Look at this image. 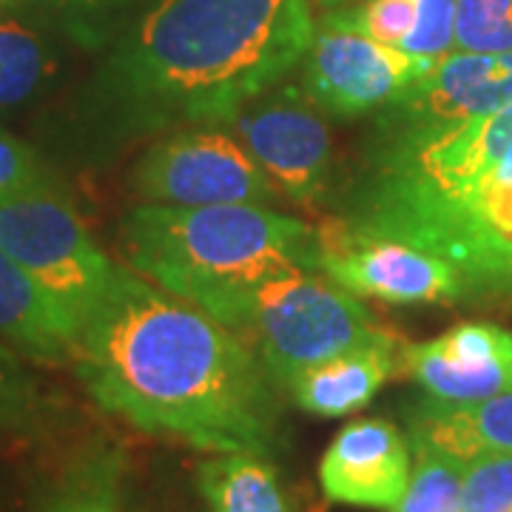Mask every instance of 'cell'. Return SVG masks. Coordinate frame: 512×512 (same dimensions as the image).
<instances>
[{
	"label": "cell",
	"mask_w": 512,
	"mask_h": 512,
	"mask_svg": "<svg viewBox=\"0 0 512 512\" xmlns=\"http://www.w3.org/2000/svg\"><path fill=\"white\" fill-rule=\"evenodd\" d=\"M461 512H512V453H481L467 461Z\"/></svg>",
	"instance_id": "cell-22"
},
{
	"label": "cell",
	"mask_w": 512,
	"mask_h": 512,
	"mask_svg": "<svg viewBox=\"0 0 512 512\" xmlns=\"http://www.w3.org/2000/svg\"><path fill=\"white\" fill-rule=\"evenodd\" d=\"M399 362L404 373L439 402L470 404L512 390V362H461L447 356L433 339L402 345Z\"/></svg>",
	"instance_id": "cell-17"
},
{
	"label": "cell",
	"mask_w": 512,
	"mask_h": 512,
	"mask_svg": "<svg viewBox=\"0 0 512 512\" xmlns=\"http://www.w3.org/2000/svg\"><path fill=\"white\" fill-rule=\"evenodd\" d=\"M128 265L208 313L259 282L316 271V228L265 205H157L123 222Z\"/></svg>",
	"instance_id": "cell-4"
},
{
	"label": "cell",
	"mask_w": 512,
	"mask_h": 512,
	"mask_svg": "<svg viewBox=\"0 0 512 512\" xmlns=\"http://www.w3.org/2000/svg\"><path fill=\"white\" fill-rule=\"evenodd\" d=\"M0 3H3V0H0Z\"/></svg>",
	"instance_id": "cell-29"
},
{
	"label": "cell",
	"mask_w": 512,
	"mask_h": 512,
	"mask_svg": "<svg viewBox=\"0 0 512 512\" xmlns=\"http://www.w3.org/2000/svg\"><path fill=\"white\" fill-rule=\"evenodd\" d=\"M430 66L433 60L427 57L407 55L399 46L365 35L348 9H339L316 23L302 57V92L333 117H359L387 106Z\"/></svg>",
	"instance_id": "cell-8"
},
{
	"label": "cell",
	"mask_w": 512,
	"mask_h": 512,
	"mask_svg": "<svg viewBox=\"0 0 512 512\" xmlns=\"http://www.w3.org/2000/svg\"><path fill=\"white\" fill-rule=\"evenodd\" d=\"M311 0H160L103 72L131 131L222 126L279 86L311 46Z\"/></svg>",
	"instance_id": "cell-2"
},
{
	"label": "cell",
	"mask_w": 512,
	"mask_h": 512,
	"mask_svg": "<svg viewBox=\"0 0 512 512\" xmlns=\"http://www.w3.org/2000/svg\"><path fill=\"white\" fill-rule=\"evenodd\" d=\"M348 15L365 35L387 46H402L419 15V0H365L359 6H350Z\"/></svg>",
	"instance_id": "cell-26"
},
{
	"label": "cell",
	"mask_w": 512,
	"mask_h": 512,
	"mask_svg": "<svg viewBox=\"0 0 512 512\" xmlns=\"http://www.w3.org/2000/svg\"><path fill=\"white\" fill-rule=\"evenodd\" d=\"M333 222L441 256L467 293L512 291V106L430 134L373 140Z\"/></svg>",
	"instance_id": "cell-3"
},
{
	"label": "cell",
	"mask_w": 512,
	"mask_h": 512,
	"mask_svg": "<svg viewBox=\"0 0 512 512\" xmlns=\"http://www.w3.org/2000/svg\"><path fill=\"white\" fill-rule=\"evenodd\" d=\"M228 126L288 200L311 205L328 191L333 143L328 123L302 86H274L262 92L248 100Z\"/></svg>",
	"instance_id": "cell-9"
},
{
	"label": "cell",
	"mask_w": 512,
	"mask_h": 512,
	"mask_svg": "<svg viewBox=\"0 0 512 512\" xmlns=\"http://www.w3.org/2000/svg\"><path fill=\"white\" fill-rule=\"evenodd\" d=\"M3 3H9V0H3Z\"/></svg>",
	"instance_id": "cell-28"
},
{
	"label": "cell",
	"mask_w": 512,
	"mask_h": 512,
	"mask_svg": "<svg viewBox=\"0 0 512 512\" xmlns=\"http://www.w3.org/2000/svg\"><path fill=\"white\" fill-rule=\"evenodd\" d=\"M316 274H325L353 296L387 305H433L467 296L450 262L399 239L359 237L330 220L316 228Z\"/></svg>",
	"instance_id": "cell-10"
},
{
	"label": "cell",
	"mask_w": 512,
	"mask_h": 512,
	"mask_svg": "<svg viewBox=\"0 0 512 512\" xmlns=\"http://www.w3.org/2000/svg\"><path fill=\"white\" fill-rule=\"evenodd\" d=\"M413 441L461 461L481 453H512V390L470 404L427 399L413 413Z\"/></svg>",
	"instance_id": "cell-15"
},
{
	"label": "cell",
	"mask_w": 512,
	"mask_h": 512,
	"mask_svg": "<svg viewBox=\"0 0 512 512\" xmlns=\"http://www.w3.org/2000/svg\"><path fill=\"white\" fill-rule=\"evenodd\" d=\"M413 450L416 464L410 470L402 501L393 512H461L467 461L421 441H413Z\"/></svg>",
	"instance_id": "cell-18"
},
{
	"label": "cell",
	"mask_w": 512,
	"mask_h": 512,
	"mask_svg": "<svg viewBox=\"0 0 512 512\" xmlns=\"http://www.w3.org/2000/svg\"><path fill=\"white\" fill-rule=\"evenodd\" d=\"M402 345L384 342L370 348H356L333 356L328 362L308 367L299 373L288 387L296 404L319 419H342L350 413H359L373 402V396L382 390V384L402 370Z\"/></svg>",
	"instance_id": "cell-13"
},
{
	"label": "cell",
	"mask_w": 512,
	"mask_h": 512,
	"mask_svg": "<svg viewBox=\"0 0 512 512\" xmlns=\"http://www.w3.org/2000/svg\"><path fill=\"white\" fill-rule=\"evenodd\" d=\"M0 248L55 299L74 333L117 271L60 188L0 200Z\"/></svg>",
	"instance_id": "cell-6"
},
{
	"label": "cell",
	"mask_w": 512,
	"mask_h": 512,
	"mask_svg": "<svg viewBox=\"0 0 512 512\" xmlns=\"http://www.w3.org/2000/svg\"><path fill=\"white\" fill-rule=\"evenodd\" d=\"M456 40V0H419V15L402 40V52L427 60L450 55Z\"/></svg>",
	"instance_id": "cell-24"
},
{
	"label": "cell",
	"mask_w": 512,
	"mask_h": 512,
	"mask_svg": "<svg viewBox=\"0 0 512 512\" xmlns=\"http://www.w3.org/2000/svg\"><path fill=\"white\" fill-rule=\"evenodd\" d=\"M46 404L35 379L20 365V353L0 339V436H29L43 424Z\"/></svg>",
	"instance_id": "cell-20"
},
{
	"label": "cell",
	"mask_w": 512,
	"mask_h": 512,
	"mask_svg": "<svg viewBox=\"0 0 512 512\" xmlns=\"http://www.w3.org/2000/svg\"><path fill=\"white\" fill-rule=\"evenodd\" d=\"M512 106V52H450L376 111V140L416 137Z\"/></svg>",
	"instance_id": "cell-11"
},
{
	"label": "cell",
	"mask_w": 512,
	"mask_h": 512,
	"mask_svg": "<svg viewBox=\"0 0 512 512\" xmlns=\"http://www.w3.org/2000/svg\"><path fill=\"white\" fill-rule=\"evenodd\" d=\"M410 444L393 421L359 419L345 424L319 464V481L330 501L396 510L410 481Z\"/></svg>",
	"instance_id": "cell-12"
},
{
	"label": "cell",
	"mask_w": 512,
	"mask_h": 512,
	"mask_svg": "<svg viewBox=\"0 0 512 512\" xmlns=\"http://www.w3.org/2000/svg\"><path fill=\"white\" fill-rule=\"evenodd\" d=\"M456 52H512V0H456Z\"/></svg>",
	"instance_id": "cell-21"
},
{
	"label": "cell",
	"mask_w": 512,
	"mask_h": 512,
	"mask_svg": "<svg viewBox=\"0 0 512 512\" xmlns=\"http://www.w3.org/2000/svg\"><path fill=\"white\" fill-rule=\"evenodd\" d=\"M49 72L43 40L18 20H0V109L29 100Z\"/></svg>",
	"instance_id": "cell-19"
},
{
	"label": "cell",
	"mask_w": 512,
	"mask_h": 512,
	"mask_svg": "<svg viewBox=\"0 0 512 512\" xmlns=\"http://www.w3.org/2000/svg\"><path fill=\"white\" fill-rule=\"evenodd\" d=\"M311 3H316L325 12H339V9H350L353 3H362V0H311Z\"/></svg>",
	"instance_id": "cell-27"
},
{
	"label": "cell",
	"mask_w": 512,
	"mask_h": 512,
	"mask_svg": "<svg viewBox=\"0 0 512 512\" xmlns=\"http://www.w3.org/2000/svg\"><path fill=\"white\" fill-rule=\"evenodd\" d=\"M55 188L52 174L40 165L35 151L15 140L12 134L0 131V200Z\"/></svg>",
	"instance_id": "cell-25"
},
{
	"label": "cell",
	"mask_w": 512,
	"mask_h": 512,
	"mask_svg": "<svg viewBox=\"0 0 512 512\" xmlns=\"http://www.w3.org/2000/svg\"><path fill=\"white\" fill-rule=\"evenodd\" d=\"M46 512H123L114 458H103L77 473Z\"/></svg>",
	"instance_id": "cell-23"
},
{
	"label": "cell",
	"mask_w": 512,
	"mask_h": 512,
	"mask_svg": "<svg viewBox=\"0 0 512 512\" xmlns=\"http://www.w3.org/2000/svg\"><path fill=\"white\" fill-rule=\"evenodd\" d=\"M72 365L106 413L208 453L271 456L276 382L211 313L117 265L83 319Z\"/></svg>",
	"instance_id": "cell-1"
},
{
	"label": "cell",
	"mask_w": 512,
	"mask_h": 512,
	"mask_svg": "<svg viewBox=\"0 0 512 512\" xmlns=\"http://www.w3.org/2000/svg\"><path fill=\"white\" fill-rule=\"evenodd\" d=\"M208 313L254 350L282 390L319 362L396 339L353 293L311 271L259 282Z\"/></svg>",
	"instance_id": "cell-5"
},
{
	"label": "cell",
	"mask_w": 512,
	"mask_h": 512,
	"mask_svg": "<svg viewBox=\"0 0 512 512\" xmlns=\"http://www.w3.org/2000/svg\"><path fill=\"white\" fill-rule=\"evenodd\" d=\"M208 512H291L276 470L256 453H217L197 470Z\"/></svg>",
	"instance_id": "cell-16"
},
{
	"label": "cell",
	"mask_w": 512,
	"mask_h": 512,
	"mask_svg": "<svg viewBox=\"0 0 512 512\" xmlns=\"http://www.w3.org/2000/svg\"><path fill=\"white\" fill-rule=\"evenodd\" d=\"M131 191L157 205H268L274 183L237 137L220 128H183L148 148L134 165Z\"/></svg>",
	"instance_id": "cell-7"
},
{
	"label": "cell",
	"mask_w": 512,
	"mask_h": 512,
	"mask_svg": "<svg viewBox=\"0 0 512 512\" xmlns=\"http://www.w3.org/2000/svg\"><path fill=\"white\" fill-rule=\"evenodd\" d=\"M0 339L20 356L60 365L72 362L74 325L57 302L0 248Z\"/></svg>",
	"instance_id": "cell-14"
}]
</instances>
